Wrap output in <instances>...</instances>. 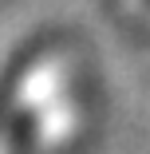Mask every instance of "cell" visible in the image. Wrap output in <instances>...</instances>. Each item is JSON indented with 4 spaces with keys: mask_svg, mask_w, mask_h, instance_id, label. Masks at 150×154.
<instances>
[{
    "mask_svg": "<svg viewBox=\"0 0 150 154\" xmlns=\"http://www.w3.org/2000/svg\"><path fill=\"white\" fill-rule=\"evenodd\" d=\"M8 91H12V79L0 87V119H4V111H8Z\"/></svg>",
    "mask_w": 150,
    "mask_h": 154,
    "instance_id": "6da1fadb",
    "label": "cell"
}]
</instances>
